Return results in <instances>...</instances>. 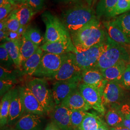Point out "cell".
Segmentation results:
<instances>
[{
    "mask_svg": "<svg viewBox=\"0 0 130 130\" xmlns=\"http://www.w3.org/2000/svg\"><path fill=\"white\" fill-rule=\"evenodd\" d=\"M70 34L78 53L85 51L106 41L108 35L98 19Z\"/></svg>",
    "mask_w": 130,
    "mask_h": 130,
    "instance_id": "1",
    "label": "cell"
},
{
    "mask_svg": "<svg viewBox=\"0 0 130 130\" xmlns=\"http://www.w3.org/2000/svg\"><path fill=\"white\" fill-rule=\"evenodd\" d=\"M95 14L90 7L77 5L65 11L62 15V21L70 33L98 19Z\"/></svg>",
    "mask_w": 130,
    "mask_h": 130,
    "instance_id": "2",
    "label": "cell"
},
{
    "mask_svg": "<svg viewBox=\"0 0 130 130\" xmlns=\"http://www.w3.org/2000/svg\"><path fill=\"white\" fill-rule=\"evenodd\" d=\"M108 46L100 56L94 69L105 70L121 62L127 63L130 56L125 48L121 44L114 42L108 35Z\"/></svg>",
    "mask_w": 130,
    "mask_h": 130,
    "instance_id": "3",
    "label": "cell"
},
{
    "mask_svg": "<svg viewBox=\"0 0 130 130\" xmlns=\"http://www.w3.org/2000/svg\"><path fill=\"white\" fill-rule=\"evenodd\" d=\"M42 19L46 27L44 43L71 39L70 32L58 17L46 11L42 14Z\"/></svg>",
    "mask_w": 130,
    "mask_h": 130,
    "instance_id": "4",
    "label": "cell"
},
{
    "mask_svg": "<svg viewBox=\"0 0 130 130\" xmlns=\"http://www.w3.org/2000/svg\"><path fill=\"white\" fill-rule=\"evenodd\" d=\"M108 46L107 37L106 41L91 47L85 51L74 54L76 64L82 70L94 69L99 58L107 50Z\"/></svg>",
    "mask_w": 130,
    "mask_h": 130,
    "instance_id": "5",
    "label": "cell"
},
{
    "mask_svg": "<svg viewBox=\"0 0 130 130\" xmlns=\"http://www.w3.org/2000/svg\"><path fill=\"white\" fill-rule=\"evenodd\" d=\"M35 97L37 99L47 113H49L56 106L51 90L49 88L46 80L43 78H34L27 84Z\"/></svg>",
    "mask_w": 130,
    "mask_h": 130,
    "instance_id": "6",
    "label": "cell"
},
{
    "mask_svg": "<svg viewBox=\"0 0 130 130\" xmlns=\"http://www.w3.org/2000/svg\"><path fill=\"white\" fill-rule=\"evenodd\" d=\"M62 62V55L44 52L40 64L33 76L37 78L52 79L60 68Z\"/></svg>",
    "mask_w": 130,
    "mask_h": 130,
    "instance_id": "7",
    "label": "cell"
},
{
    "mask_svg": "<svg viewBox=\"0 0 130 130\" xmlns=\"http://www.w3.org/2000/svg\"><path fill=\"white\" fill-rule=\"evenodd\" d=\"M80 82V76L67 80L56 81L52 90L55 105H60L64 99L78 88Z\"/></svg>",
    "mask_w": 130,
    "mask_h": 130,
    "instance_id": "8",
    "label": "cell"
},
{
    "mask_svg": "<svg viewBox=\"0 0 130 130\" xmlns=\"http://www.w3.org/2000/svg\"><path fill=\"white\" fill-rule=\"evenodd\" d=\"M82 70L76 64L74 53L62 55V62L60 68L53 79L56 81L67 80L81 75Z\"/></svg>",
    "mask_w": 130,
    "mask_h": 130,
    "instance_id": "9",
    "label": "cell"
},
{
    "mask_svg": "<svg viewBox=\"0 0 130 130\" xmlns=\"http://www.w3.org/2000/svg\"><path fill=\"white\" fill-rule=\"evenodd\" d=\"M78 89L91 107L102 115H104L105 107L103 101V95L98 89L84 83L79 84Z\"/></svg>",
    "mask_w": 130,
    "mask_h": 130,
    "instance_id": "10",
    "label": "cell"
},
{
    "mask_svg": "<svg viewBox=\"0 0 130 130\" xmlns=\"http://www.w3.org/2000/svg\"><path fill=\"white\" fill-rule=\"evenodd\" d=\"M25 113V107L20 88L13 89L10 106L8 124L15 125Z\"/></svg>",
    "mask_w": 130,
    "mask_h": 130,
    "instance_id": "11",
    "label": "cell"
},
{
    "mask_svg": "<svg viewBox=\"0 0 130 130\" xmlns=\"http://www.w3.org/2000/svg\"><path fill=\"white\" fill-rule=\"evenodd\" d=\"M52 121L61 130H73L71 123V110L61 105L55 106L50 113Z\"/></svg>",
    "mask_w": 130,
    "mask_h": 130,
    "instance_id": "12",
    "label": "cell"
},
{
    "mask_svg": "<svg viewBox=\"0 0 130 130\" xmlns=\"http://www.w3.org/2000/svg\"><path fill=\"white\" fill-rule=\"evenodd\" d=\"M19 88L25 107V113L42 116L47 113L40 103L27 86Z\"/></svg>",
    "mask_w": 130,
    "mask_h": 130,
    "instance_id": "13",
    "label": "cell"
},
{
    "mask_svg": "<svg viewBox=\"0 0 130 130\" xmlns=\"http://www.w3.org/2000/svg\"><path fill=\"white\" fill-rule=\"evenodd\" d=\"M80 77L83 83L98 89L103 95L104 88L108 81L104 78L99 70L92 69L82 70Z\"/></svg>",
    "mask_w": 130,
    "mask_h": 130,
    "instance_id": "14",
    "label": "cell"
},
{
    "mask_svg": "<svg viewBox=\"0 0 130 130\" xmlns=\"http://www.w3.org/2000/svg\"><path fill=\"white\" fill-rule=\"evenodd\" d=\"M40 47L45 52L58 55H62L70 53H78L71 39L57 42H45Z\"/></svg>",
    "mask_w": 130,
    "mask_h": 130,
    "instance_id": "15",
    "label": "cell"
},
{
    "mask_svg": "<svg viewBox=\"0 0 130 130\" xmlns=\"http://www.w3.org/2000/svg\"><path fill=\"white\" fill-rule=\"evenodd\" d=\"M42 126V115L25 113L14 125L18 130H41Z\"/></svg>",
    "mask_w": 130,
    "mask_h": 130,
    "instance_id": "16",
    "label": "cell"
},
{
    "mask_svg": "<svg viewBox=\"0 0 130 130\" xmlns=\"http://www.w3.org/2000/svg\"><path fill=\"white\" fill-rule=\"evenodd\" d=\"M60 105L67 107L71 110H82L87 111L92 108L86 101L78 88L64 99Z\"/></svg>",
    "mask_w": 130,
    "mask_h": 130,
    "instance_id": "17",
    "label": "cell"
},
{
    "mask_svg": "<svg viewBox=\"0 0 130 130\" xmlns=\"http://www.w3.org/2000/svg\"><path fill=\"white\" fill-rule=\"evenodd\" d=\"M122 90L119 83L108 81L103 92V101L104 106L114 105L122 96Z\"/></svg>",
    "mask_w": 130,
    "mask_h": 130,
    "instance_id": "18",
    "label": "cell"
},
{
    "mask_svg": "<svg viewBox=\"0 0 130 130\" xmlns=\"http://www.w3.org/2000/svg\"><path fill=\"white\" fill-rule=\"evenodd\" d=\"M103 25L106 28L109 37L114 42L121 44L130 43V39L121 29L114 19L104 22Z\"/></svg>",
    "mask_w": 130,
    "mask_h": 130,
    "instance_id": "19",
    "label": "cell"
},
{
    "mask_svg": "<svg viewBox=\"0 0 130 130\" xmlns=\"http://www.w3.org/2000/svg\"><path fill=\"white\" fill-rule=\"evenodd\" d=\"M127 66L126 63L121 62L107 69L100 71L108 81L120 83Z\"/></svg>",
    "mask_w": 130,
    "mask_h": 130,
    "instance_id": "20",
    "label": "cell"
},
{
    "mask_svg": "<svg viewBox=\"0 0 130 130\" xmlns=\"http://www.w3.org/2000/svg\"><path fill=\"white\" fill-rule=\"evenodd\" d=\"M14 10L19 19L21 28L25 30L26 26L37 12L27 4L17 5Z\"/></svg>",
    "mask_w": 130,
    "mask_h": 130,
    "instance_id": "21",
    "label": "cell"
},
{
    "mask_svg": "<svg viewBox=\"0 0 130 130\" xmlns=\"http://www.w3.org/2000/svg\"><path fill=\"white\" fill-rule=\"evenodd\" d=\"M44 51L40 47L36 52L22 64V68L25 73L33 76L40 64Z\"/></svg>",
    "mask_w": 130,
    "mask_h": 130,
    "instance_id": "22",
    "label": "cell"
},
{
    "mask_svg": "<svg viewBox=\"0 0 130 130\" xmlns=\"http://www.w3.org/2000/svg\"><path fill=\"white\" fill-rule=\"evenodd\" d=\"M20 42L10 41L3 43L13 61L14 65L18 68H20L22 65L20 53Z\"/></svg>",
    "mask_w": 130,
    "mask_h": 130,
    "instance_id": "23",
    "label": "cell"
},
{
    "mask_svg": "<svg viewBox=\"0 0 130 130\" xmlns=\"http://www.w3.org/2000/svg\"><path fill=\"white\" fill-rule=\"evenodd\" d=\"M12 91L13 90H11L6 93L3 96L1 101L0 126L1 128L8 124L10 106L12 96Z\"/></svg>",
    "mask_w": 130,
    "mask_h": 130,
    "instance_id": "24",
    "label": "cell"
},
{
    "mask_svg": "<svg viewBox=\"0 0 130 130\" xmlns=\"http://www.w3.org/2000/svg\"><path fill=\"white\" fill-rule=\"evenodd\" d=\"M39 48L40 46L31 42L24 33L20 42V53L22 64L33 55Z\"/></svg>",
    "mask_w": 130,
    "mask_h": 130,
    "instance_id": "25",
    "label": "cell"
},
{
    "mask_svg": "<svg viewBox=\"0 0 130 130\" xmlns=\"http://www.w3.org/2000/svg\"><path fill=\"white\" fill-rule=\"evenodd\" d=\"M103 121L96 114L88 112L77 130H97Z\"/></svg>",
    "mask_w": 130,
    "mask_h": 130,
    "instance_id": "26",
    "label": "cell"
},
{
    "mask_svg": "<svg viewBox=\"0 0 130 130\" xmlns=\"http://www.w3.org/2000/svg\"><path fill=\"white\" fill-rule=\"evenodd\" d=\"M118 0H100L96 6L95 13L98 17L109 18Z\"/></svg>",
    "mask_w": 130,
    "mask_h": 130,
    "instance_id": "27",
    "label": "cell"
},
{
    "mask_svg": "<svg viewBox=\"0 0 130 130\" xmlns=\"http://www.w3.org/2000/svg\"><path fill=\"white\" fill-rule=\"evenodd\" d=\"M6 29L9 31L19 33L22 35H23L25 31V30L21 28L20 24L15 14L14 10L6 18Z\"/></svg>",
    "mask_w": 130,
    "mask_h": 130,
    "instance_id": "28",
    "label": "cell"
},
{
    "mask_svg": "<svg viewBox=\"0 0 130 130\" xmlns=\"http://www.w3.org/2000/svg\"><path fill=\"white\" fill-rule=\"evenodd\" d=\"M105 118L107 124L110 127L123 126V116L115 109H109L107 111Z\"/></svg>",
    "mask_w": 130,
    "mask_h": 130,
    "instance_id": "29",
    "label": "cell"
},
{
    "mask_svg": "<svg viewBox=\"0 0 130 130\" xmlns=\"http://www.w3.org/2000/svg\"><path fill=\"white\" fill-rule=\"evenodd\" d=\"M27 37L31 41L39 46H41L42 42L44 41L42 33L36 27L28 26L27 27L24 33Z\"/></svg>",
    "mask_w": 130,
    "mask_h": 130,
    "instance_id": "30",
    "label": "cell"
},
{
    "mask_svg": "<svg viewBox=\"0 0 130 130\" xmlns=\"http://www.w3.org/2000/svg\"><path fill=\"white\" fill-rule=\"evenodd\" d=\"M114 20L121 29L130 39V12L122 14Z\"/></svg>",
    "mask_w": 130,
    "mask_h": 130,
    "instance_id": "31",
    "label": "cell"
},
{
    "mask_svg": "<svg viewBox=\"0 0 130 130\" xmlns=\"http://www.w3.org/2000/svg\"><path fill=\"white\" fill-rule=\"evenodd\" d=\"M88 112L82 110H71V123L73 130H77Z\"/></svg>",
    "mask_w": 130,
    "mask_h": 130,
    "instance_id": "32",
    "label": "cell"
},
{
    "mask_svg": "<svg viewBox=\"0 0 130 130\" xmlns=\"http://www.w3.org/2000/svg\"><path fill=\"white\" fill-rule=\"evenodd\" d=\"M130 11V0H118L109 18H113Z\"/></svg>",
    "mask_w": 130,
    "mask_h": 130,
    "instance_id": "33",
    "label": "cell"
},
{
    "mask_svg": "<svg viewBox=\"0 0 130 130\" xmlns=\"http://www.w3.org/2000/svg\"><path fill=\"white\" fill-rule=\"evenodd\" d=\"M0 60L1 65L2 64L3 65L1 66L7 67V69L14 64L13 61L3 43L1 44L0 46Z\"/></svg>",
    "mask_w": 130,
    "mask_h": 130,
    "instance_id": "34",
    "label": "cell"
},
{
    "mask_svg": "<svg viewBox=\"0 0 130 130\" xmlns=\"http://www.w3.org/2000/svg\"><path fill=\"white\" fill-rule=\"evenodd\" d=\"M14 83L15 80H0V95L1 97L11 90Z\"/></svg>",
    "mask_w": 130,
    "mask_h": 130,
    "instance_id": "35",
    "label": "cell"
},
{
    "mask_svg": "<svg viewBox=\"0 0 130 130\" xmlns=\"http://www.w3.org/2000/svg\"><path fill=\"white\" fill-rule=\"evenodd\" d=\"M15 7V6L10 4L0 6V20L7 18Z\"/></svg>",
    "mask_w": 130,
    "mask_h": 130,
    "instance_id": "36",
    "label": "cell"
},
{
    "mask_svg": "<svg viewBox=\"0 0 130 130\" xmlns=\"http://www.w3.org/2000/svg\"><path fill=\"white\" fill-rule=\"evenodd\" d=\"M15 77L12 71L5 67H0V80H15Z\"/></svg>",
    "mask_w": 130,
    "mask_h": 130,
    "instance_id": "37",
    "label": "cell"
},
{
    "mask_svg": "<svg viewBox=\"0 0 130 130\" xmlns=\"http://www.w3.org/2000/svg\"><path fill=\"white\" fill-rule=\"evenodd\" d=\"M45 0H27L26 4L35 11H39L43 8Z\"/></svg>",
    "mask_w": 130,
    "mask_h": 130,
    "instance_id": "38",
    "label": "cell"
},
{
    "mask_svg": "<svg viewBox=\"0 0 130 130\" xmlns=\"http://www.w3.org/2000/svg\"><path fill=\"white\" fill-rule=\"evenodd\" d=\"M126 89H130V65H127L121 83Z\"/></svg>",
    "mask_w": 130,
    "mask_h": 130,
    "instance_id": "39",
    "label": "cell"
},
{
    "mask_svg": "<svg viewBox=\"0 0 130 130\" xmlns=\"http://www.w3.org/2000/svg\"><path fill=\"white\" fill-rule=\"evenodd\" d=\"M120 112L123 116L130 120V106L128 104L123 105L120 108Z\"/></svg>",
    "mask_w": 130,
    "mask_h": 130,
    "instance_id": "40",
    "label": "cell"
},
{
    "mask_svg": "<svg viewBox=\"0 0 130 130\" xmlns=\"http://www.w3.org/2000/svg\"><path fill=\"white\" fill-rule=\"evenodd\" d=\"M44 130H61V129L56 123L52 121L47 124Z\"/></svg>",
    "mask_w": 130,
    "mask_h": 130,
    "instance_id": "41",
    "label": "cell"
},
{
    "mask_svg": "<svg viewBox=\"0 0 130 130\" xmlns=\"http://www.w3.org/2000/svg\"><path fill=\"white\" fill-rule=\"evenodd\" d=\"M7 31V29L0 30V39H1V42L3 41L4 40H6Z\"/></svg>",
    "mask_w": 130,
    "mask_h": 130,
    "instance_id": "42",
    "label": "cell"
},
{
    "mask_svg": "<svg viewBox=\"0 0 130 130\" xmlns=\"http://www.w3.org/2000/svg\"><path fill=\"white\" fill-rule=\"evenodd\" d=\"M123 126L130 130V120L123 116Z\"/></svg>",
    "mask_w": 130,
    "mask_h": 130,
    "instance_id": "43",
    "label": "cell"
},
{
    "mask_svg": "<svg viewBox=\"0 0 130 130\" xmlns=\"http://www.w3.org/2000/svg\"><path fill=\"white\" fill-rule=\"evenodd\" d=\"M12 5L14 6H17L14 4L11 0H0V6L6 5Z\"/></svg>",
    "mask_w": 130,
    "mask_h": 130,
    "instance_id": "44",
    "label": "cell"
},
{
    "mask_svg": "<svg viewBox=\"0 0 130 130\" xmlns=\"http://www.w3.org/2000/svg\"><path fill=\"white\" fill-rule=\"evenodd\" d=\"M110 130L107 126V124L104 121H103L101 123V124L99 126V127L98 128V130Z\"/></svg>",
    "mask_w": 130,
    "mask_h": 130,
    "instance_id": "45",
    "label": "cell"
},
{
    "mask_svg": "<svg viewBox=\"0 0 130 130\" xmlns=\"http://www.w3.org/2000/svg\"><path fill=\"white\" fill-rule=\"evenodd\" d=\"M6 18L0 21V30L6 29Z\"/></svg>",
    "mask_w": 130,
    "mask_h": 130,
    "instance_id": "46",
    "label": "cell"
},
{
    "mask_svg": "<svg viewBox=\"0 0 130 130\" xmlns=\"http://www.w3.org/2000/svg\"><path fill=\"white\" fill-rule=\"evenodd\" d=\"M16 6L19 5L26 4L27 0H11Z\"/></svg>",
    "mask_w": 130,
    "mask_h": 130,
    "instance_id": "47",
    "label": "cell"
},
{
    "mask_svg": "<svg viewBox=\"0 0 130 130\" xmlns=\"http://www.w3.org/2000/svg\"><path fill=\"white\" fill-rule=\"evenodd\" d=\"M110 130H130L123 126H120L117 127H111Z\"/></svg>",
    "mask_w": 130,
    "mask_h": 130,
    "instance_id": "48",
    "label": "cell"
},
{
    "mask_svg": "<svg viewBox=\"0 0 130 130\" xmlns=\"http://www.w3.org/2000/svg\"><path fill=\"white\" fill-rule=\"evenodd\" d=\"M65 2H72V3H77L79 2V0H63Z\"/></svg>",
    "mask_w": 130,
    "mask_h": 130,
    "instance_id": "49",
    "label": "cell"
},
{
    "mask_svg": "<svg viewBox=\"0 0 130 130\" xmlns=\"http://www.w3.org/2000/svg\"><path fill=\"white\" fill-rule=\"evenodd\" d=\"M4 130H18L15 128H13V127H8L6 129H5Z\"/></svg>",
    "mask_w": 130,
    "mask_h": 130,
    "instance_id": "50",
    "label": "cell"
},
{
    "mask_svg": "<svg viewBox=\"0 0 130 130\" xmlns=\"http://www.w3.org/2000/svg\"><path fill=\"white\" fill-rule=\"evenodd\" d=\"M90 1H91V0H90Z\"/></svg>",
    "mask_w": 130,
    "mask_h": 130,
    "instance_id": "51",
    "label": "cell"
}]
</instances>
